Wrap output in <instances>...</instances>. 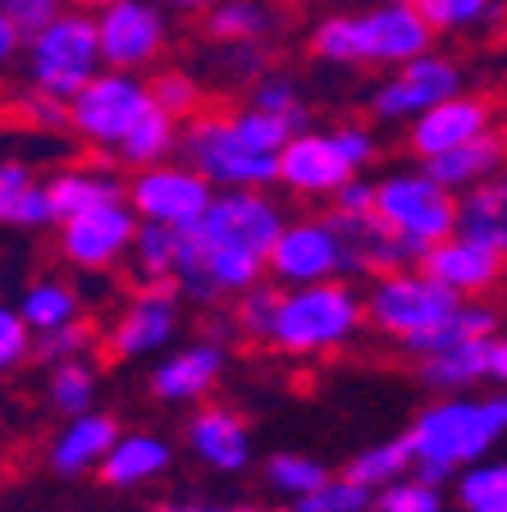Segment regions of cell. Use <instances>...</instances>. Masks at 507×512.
<instances>
[{"label": "cell", "mask_w": 507, "mask_h": 512, "mask_svg": "<svg viewBox=\"0 0 507 512\" xmlns=\"http://www.w3.org/2000/svg\"><path fill=\"white\" fill-rule=\"evenodd\" d=\"M284 206L270 197V188H229L215 192L211 206L192 224L174 229V275L169 284L179 298L215 307L224 298H238L265 275V252L275 243Z\"/></svg>", "instance_id": "6da1fadb"}, {"label": "cell", "mask_w": 507, "mask_h": 512, "mask_svg": "<svg viewBox=\"0 0 507 512\" xmlns=\"http://www.w3.org/2000/svg\"><path fill=\"white\" fill-rule=\"evenodd\" d=\"M507 435V398L503 394H439L416 421L407 426L412 448V476L430 485H448L457 467L485 458L489 448Z\"/></svg>", "instance_id": "7a4b0ae2"}, {"label": "cell", "mask_w": 507, "mask_h": 512, "mask_svg": "<svg viewBox=\"0 0 507 512\" xmlns=\"http://www.w3.org/2000/svg\"><path fill=\"white\" fill-rule=\"evenodd\" d=\"M361 325H366V311H361L357 288L348 279H316V284H293L279 293L265 343L284 357H325V352L348 348Z\"/></svg>", "instance_id": "3957f363"}, {"label": "cell", "mask_w": 507, "mask_h": 512, "mask_svg": "<svg viewBox=\"0 0 507 512\" xmlns=\"http://www.w3.org/2000/svg\"><path fill=\"white\" fill-rule=\"evenodd\" d=\"M23 69H28V87L46 96H69L101 69V51H96V23L92 10H60L42 23L37 32L23 37Z\"/></svg>", "instance_id": "277c9868"}, {"label": "cell", "mask_w": 507, "mask_h": 512, "mask_svg": "<svg viewBox=\"0 0 507 512\" xmlns=\"http://www.w3.org/2000/svg\"><path fill=\"white\" fill-rule=\"evenodd\" d=\"M183 165L201 174L215 192L229 188H275V156L270 151H252L238 133L229 128L224 110H197L179 124V151Z\"/></svg>", "instance_id": "5b68a950"}, {"label": "cell", "mask_w": 507, "mask_h": 512, "mask_svg": "<svg viewBox=\"0 0 507 512\" xmlns=\"http://www.w3.org/2000/svg\"><path fill=\"white\" fill-rule=\"evenodd\" d=\"M457 302L462 298H457L453 288L430 279L421 266H398V270H380V279L361 298V311H366V320L384 339L412 343L416 334L434 330Z\"/></svg>", "instance_id": "8992f818"}, {"label": "cell", "mask_w": 507, "mask_h": 512, "mask_svg": "<svg viewBox=\"0 0 507 512\" xmlns=\"http://www.w3.org/2000/svg\"><path fill=\"white\" fill-rule=\"evenodd\" d=\"M453 211H457V192L439 188L425 170H398L389 179H380L375 192H370L375 224L384 234L416 243L421 252L453 234Z\"/></svg>", "instance_id": "52a82bcc"}, {"label": "cell", "mask_w": 507, "mask_h": 512, "mask_svg": "<svg viewBox=\"0 0 507 512\" xmlns=\"http://www.w3.org/2000/svg\"><path fill=\"white\" fill-rule=\"evenodd\" d=\"M64 106H69V133L92 142L96 151H115V142L133 128V119L151 106V92L142 74L101 64Z\"/></svg>", "instance_id": "ba28073f"}, {"label": "cell", "mask_w": 507, "mask_h": 512, "mask_svg": "<svg viewBox=\"0 0 507 512\" xmlns=\"http://www.w3.org/2000/svg\"><path fill=\"white\" fill-rule=\"evenodd\" d=\"M265 270L275 275V284L293 288L316 284V279H348L361 266L329 220H284L270 252H265Z\"/></svg>", "instance_id": "9c48e42d"}, {"label": "cell", "mask_w": 507, "mask_h": 512, "mask_svg": "<svg viewBox=\"0 0 507 512\" xmlns=\"http://www.w3.org/2000/svg\"><path fill=\"white\" fill-rule=\"evenodd\" d=\"M96 23V51L106 69H128L142 74L165 55L169 19L156 0H106L92 14Z\"/></svg>", "instance_id": "30bf717a"}, {"label": "cell", "mask_w": 507, "mask_h": 512, "mask_svg": "<svg viewBox=\"0 0 507 512\" xmlns=\"http://www.w3.org/2000/svg\"><path fill=\"white\" fill-rule=\"evenodd\" d=\"M215 188L201 179L192 165L179 160H156V165H142L133 170V179L124 183V202L133 206L138 220L165 224V229H183L192 224L206 206H211Z\"/></svg>", "instance_id": "8fae6325"}, {"label": "cell", "mask_w": 507, "mask_h": 512, "mask_svg": "<svg viewBox=\"0 0 507 512\" xmlns=\"http://www.w3.org/2000/svg\"><path fill=\"white\" fill-rule=\"evenodd\" d=\"M133 229H138V215H133V206L124 197L87 206V211L60 220V252L83 275H106V270H115L124 261L128 243H133Z\"/></svg>", "instance_id": "7c38bea8"}, {"label": "cell", "mask_w": 507, "mask_h": 512, "mask_svg": "<svg viewBox=\"0 0 507 512\" xmlns=\"http://www.w3.org/2000/svg\"><path fill=\"white\" fill-rule=\"evenodd\" d=\"M462 64L453 55L421 51L412 60L393 64V74L370 92V115L375 119H416L421 110H430L434 101L462 92Z\"/></svg>", "instance_id": "4fadbf2b"}, {"label": "cell", "mask_w": 507, "mask_h": 512, "mask_svg": "<svg viewBox=\"0 0 507 512\" xmlns=\"http://www.w3.org/2000/svg\"><path fill=\"white\" fill-rule=\"evenodd\" d=\"M179 288L174 284H142V293L110 320L106 352L115 362H142L169 348V339L179 334Z\"/></svg>", "instance_id": "5bb4252c"}, {"label": "cell", "mask_w": 507, "mask_h": 512, "mask_svg": "<svg viewBox=\"0 0 507 512\" xmlns=\"http://www.w3.org/2000/svg\"><path fill=\"white\" fill-rule=\"evenodd\" d=\"M352 32H357V64H375V69H393L434 46V28L421 19V10L393 5V0H380L366 14H352Z\"/></svg>", "instance_id": "9a60e30c"}, {"label": "cell", "mask_w": 507, "mask_h": 512, "mask_svg": "<svg viewBox=\"0 0 507 512\" xmlns=\"http://www.w3.org/2000/svg\"><path fill=\"white\" fill-rule=\"evenodd\" d=\"M489 128H498L494 101H489V96H476V92H453L412 119V128H407V151L425 160V156H439V151H448V147H462V142L480 138Z\"/></svg>", "instance_id": "2e32d148"}, {"label": "cell", "mask_w": 507, "mask_h": 512, "mask_svg": "<svg viewBox=\"0 0 507 512\" xmlns=\"http://www.w3.org/2000/svg\"><path fill=\"white\" fill-rule=\"evenodd\" d=\"M352 174L357 170L338 156L334 138L311 133V128H297L275 156V183H284L293 197H311V202H329L338 183L352 179Z\"/></svg>", "instance_id": "e0dca14e"}, {"label": "cell", "mask_w": 507, "mask_h": 512, "mask_svg": "<svg viewBox=\"0 0 507 512\" xmlns=\"http://www.w3.org/2000/svg\"><path fill=\"white\" fill-rule=\"evenodd\" d=\"M224 343L211 339H197L188 348H174L169 357H160L156 371H151V398L165 407H192L201 403L206 394H215V384L224 380Z\"/></svg>", "instance_id": "ac0fdd59"}, {"label": "cell", "mask_w": 507, "mask_h": 512, "mask_svg": "<svg viewBox=\"0 0 507 512\" xmlns=\"http://www.w3.org/2000/svg\"><path fill=\"white\" fill-rule=\"evenodd\" d=\"M183 444L192 448V458L201 467L220 471V476H238V471L252 467L256 458V444H252V430L247 421L233 407H197L188 416V426H183Z\"/></svg>", "instance_id": "d6986e66"}, {"label": "cell", "mask_w": 507, "mask_h": 512, "mask_svg": "<svg viewBox=\"0 0 507 512\" xmlns=\"http://www.w3.org/2000/svg\"><path fill=\"white\" fill-rule=\"evenodd\" d=\"M416 266L430 279H439L444 288H453L457 298H485L489 288L503 279V256L471 243V238H462V234H448V238H439V243H430Z\"/></svg>", "instance_id": "ffe728a7"}, {"label": "cell", "mask_w": 507, "mask_h": 512, "mask_svg": "<svg viewBox=\"0 0 507 512\" xmlns=\"http://www.w3.org/2000/svg\"><path fill=\"white\" fill-rule=\"evenodd\" d=\"M174 467V444L165 435H151V430H128L115 435V444L106 448V458L96 462V476L106 490H138L147 480L165 476Z\"/></svg>", "instance_id": "44dd1931"}, {"label": "cell", "mask_w": 507, "mask_h": 512, "mask_svg": "<svg viewBox=\"0 0 507 512\" xmlns=\"http://www.w3.org/2000/svg\"><path fill=\"white\" fill-rule=\"evenodd\" d=\"M115 435H119L115 416L87 407V412H78V416H69V421H64V430L51 439L46 462H51L55 476L78 480V476H87V471H96V462L106 458V448L115 444Z\"/></svg>", "instance_id": "7402d4cb"}, {"label": "cell", "mask_w": 507, "mask_h": 512, "mask_svg": "<svg viewBox=\"0 0 507 512\" xmlns=\"http://www.w3.org/2000/svg\"><path fill=\"white\" fill-rule=\"evenodd\" d=\"M503 151H507L503 147V133H498V128H489V133L462 142V147H448V151H439V156H425L421 170L430 174L439 188L462 192V188H471V183L494 179V174L503 170Z\"/></svg>", "instance_id": "603a6c76"}, {"label": "cell", "mask_w": 507, "mask_h": 512, "mask_svg": "<svg viewBox=\"0 0 507 512\" xmlns=\"http://www.w3.org/2000/svg\"><path fill=\"white\" fill-rule=\"evenodd\" d=\"M489 343H494V334L421 352L425 389H434V394H471L476 384H485L489 380Z\"/></svg>", "instance_id": "cb8c5ba5"}, {"label": "cell", "mask_w": 507, "mask_h": 512, "mask_svg": "<svg viewBox=\"0 0 507 512\" xmlns=\"http://www.w3.org/2000/svg\"><path fill=\"white\" fill-rule=\"evenodd\" d=\"M453 234L471 238V243L489 247V252H498V256L507 252V188L498 174L485 183L462 188L457 211H453Z\"/></svg>", "instance_id": "d4e9b609"}, {"label": "cell", "mask_w": 507, "mask_h": 512, "mask_svg": "<svg viewBox=\"0 0 507 512\" xmlns=\"http://www.w3.org/2000/svg\"><path fill=\"white\" fill-rule=\"evenodd\" d=\"M46 192H51L55 224H60L64 215H78V211H87V206L119 202V197H124V183H119L115 170H101V165H69V170H60L55 179H46Z\"/></svg>", "instance_id": "484cf974"}, {"label": "cell", "mask_w": 507, "mask_h": 512, "mask_svg": "<svg viewBox=\"0 0 507 512\" xmlns=\"http://www.w3.org/2000/svg\"><path fill=\"white\" fill-rule=\"evenodd\" d=\"M279 23L270 0H215L201 10V28L215 46L224 42H261L265 32Z\"/></svg>", "instance_id": "4316f807"}, {"label": "cell", "mask_w": 507, "mask_h": 512, "mask_svg": "<svg viewBox=\"0 0 507 512\" xmlns=\"http://www.w3.org/2000/svg\"><path fill=\"white\" fill-rule=\"evenodd\" d=\"M174 151H179V119L165 115L160 106H147L138 119H133V128L115 142L119 165H128V170H142V165L169 160Z\"/></svg>", "instance_id": "83f0119b"}, {"label": "cell", "mask_w": 507, "mask_h": 512, "mask_svg": "<svg viewBox=\"0 0 507 512\" xmlns=\"http://www.w3.org/2000/svg\"><path fill=\"white\" fill-rule=\"evenodd\" d=\"M14 311L23 316V325H28L32 334H46V330H55V325H69V320L83 316V293L55 275H42L23 288V298L14 302Z\"/></svg>", "instance_id": "f1b7e54d"}, {"label": "cell", "mask_w": 507, "mask_h": 512, "mask_svg": "<svg viewBox=\"0 0 507 512\" xmlns=\"http://www.w3.org/2000/svg\"><path fill=\"white\" fill-rule=\"evenodd\" d=\"M96 389H101V375H96V366L87 357L46 366V403L60 416H78L87 407H96Z\"/></svg>", "instance_id": "f546056e"}, {"label": "cell", "mask_w": 507, "mask_h": 512, "mask_svg": "<svg viewBox=\"0 0 507 512\" xmlns=\"http://www.w3.org/2000/svg\"><path fill=\"white\" fill-rule=\"evenodd\" d=\"M124 261H128V275L138 284H169V275H174V229L138 220Z\"/></svg>", "instance_id": "4dcf8cb0"}, {"label": "cell", "mask_w": 507, "mask_h": 512, "mask_svg": "<svg viewBox=\"0 0 507 512\" xmlns=\"http://www.w3.org/2000/svg\"><path fill=\"white\" fill-rule=\"evenodd\" d=\"M412 471V448H407V439H380V444L361 448L357 458L348 462V471L343 476L357 480V485H366V490H380V485H389V480L407 476Z\"/></svg>", "instance_id": "1f68e13d"}, {"label": "cell", "mask_w": 507, "mask_h": 512, "mask_svg": "<svg viewBox=\"0 0 507 512\" xmlns=\"http://www.w3.org/2000/svg\"><path fill=\"white\" fill-rule=\"evenodd\" d=\"M453 494L462 503V512L471 508H494V503H507V467L498 458H476L466 467L453 471Z\"/></svg>", "instance_id": "d6a6232c"}, {"label": "cell", "mask_w": 507, "mask_h": 512, "mask_svg": "<svg viewBox=\"0 0 507 512\" xmlns=\"http://www.w3.org/2000/svg\"><path fill=\"white\" fill-rule=\"evenodd\" d=\"M370 512H444V490L407 471L380 490H370Z\"/></svg>", "instance_id": "836d02e7"}, {"label": "cell", "mask_w": 507, "mask_h": 512, "mask_svg": "<svg viewBox=\"0 0 507 512\" xmlns=\"http://www.w3.org/2000/svg\"><path fill=\"white\" fill-rule=\"evenodd\" d=\"M416 10L434 32H466L485 19H503V0H416Z\"/></svg>", "instance_id": "e575fe53"}, {"label": "cell", "mask_w": 507, "mask_h": 512, "mask_svg": "<svg viewBox=\"0 0 507 512\" xmlns=\"http://www.w3.org/2000/svg\"><path fill=\"white\" fill-rule=\"evenodd\" d=\"M366 508H370L366 485H357V480H348V476H338V480L329 476L316 490L293 494L284 512H366Z\"/></svg>", "instance_id": "d590c367"}, {"label": "cell", "mask_w": 507, "mask_h": 512, "mask_svg": "<svg viewBox=\"0 0 507 512\" xmlns=\"http://www.w3.org/2000/svg\"><path fill=\"white\" fill-rule=\"evenodd\" d=\"M325 480H329L325 462L307 458V453H270V458H265V485L279 490V494H288V499L316 490V485H325Z\"/></svg>", "instance_id": "8d00e7d4"}, {"label": "cell", "mask_w": 507, "mask_h": 512, "mask_svg": "<svg viewBox=\"0 0 507 512\" xmlns=\"http://www.w3.org/2000/svg\"><path fill=\"white\" fill-rule=\"evenodd\" d=\"M92 343H96L92 325L78 316V320H69V325H55V330H46V334H32L28 357L32 362H42V366H55V362H69V357H87Z\"/></svg>", "instance_id": "74e56055"}, {"label": "cell", "mask_w": 507, "mask_h": 512, "mask_svg": "<svg viewBox=\"0 0 507 512\" xmlns=\"http://www.w3.org/2000/svg\"><path fill=\"white\" fill-rule=\"evenodd\" d=\"M229 128H233V133H238V138H243L252 151H270V156H279V147H284V142L297 133V128L288 124L284 115H270V110H256V106L229 110Z\"/></svg>", "instance_id": "f35d334b"}, {"label": "cell", "mask_w": 507, "mask_h": 512, "mask_svg": "<svg viewBox=\"0 0 507 512\" xmlns=\"http://www.w3.org/2000/svg\"><path fill=\"white\" fill-rule=\"evenodd\" d=\"M147 92H151V106H160L165 115L179 119V124L188 115H197L201 101H206L201 83L192 74H183V69H160L156 78H147Z\"/></svg>", "instance_id": "ab89813d"}, {"label": "cell", "mask_w": 507, "mask_h": 512, "mask_svg": "<svg viewBox=\"0 0 507 512\" xmlns=\"http://www.w3.org/2000/svg\"><path fill=\"white\" fill-rule=\"evenodd\" d=\"M275 302H279V288L256 279V284L243 288V293H238V302H233V311H229L233 330L243 334V339H252V343H265L270 316H275Z\"/></svg>", "instance_id": "60d3db41"}, {"label": "cell", "mask_w": 507, "mask_h": 512, "mask_svg": "<svg viewBox=\"0 0 507 512\" xmlns=\"http://www.w3.org/2000/svg\"><path fill=\"white\" fill-rule=\"evenodd\" d=\"M311 55L325 64H357V32H352V14H329L311 32Z\"/></svg>", "instance_id": "b9f144b4"}, {"label": "cell", "mask_w": 507, "mask_h": 512, "mask_svg": "<svg viewBox=\"0 0 507 512\" xmlns=\"http://www.w3.org/2000/svg\"><path fill=\"white\" fill-rule=\"evenodd\" d=\"M252 106L270 110V115H284L293 124V115L302 110V96H297V83L288 74H256L252 78Z\"/></svg>", "instance_id": "7bdbcfd3"}, {"label": "cell", "mask_w": 507, "mask_h": 512, "mask_svg": "<svg viewBox=\"0 0 507 512\" xmlns=\"http://www.w3.org/2000/svg\"><path fill=\"white\" fill-rule=\"evenodd\" d=\"M28 348H32V330L23 325L14 302H0V375L19 371L28 362Z\"/></svg>", "instance_id": "ee69618b"}, {"label": "cell", "mask_w": 507, "mask_h": 512, "mask_svg": "<svg viewBox=\"0 0 507 512\" xmlns=\"http://www.w3.org/2000/svg\"><path fill=\"white\" fill-rule=\"evenodd\" d=\"M19 110L23 119H32L37 128H46V133H69V106H64L60 96H46V92H23L19 96Z\"/></svg>", "instance_id": "f6af8a7d"}, {"label": "cell", "mask_w": 507, "mask_h": 512, "mask_svg": "<svg viewBox=\"0 0 507 512\" xmlns=\"http://www.w3.org/2000/svg\"><path fill=\"white\" fill-rule=\"evenodd\" d=\"M10 224H19V229H51V224H55V211H51V192H46V183L32 179L28 188L19 192Z\"/></svg>", "instance_id": "bcb514c9"}, {"label": "cell", "mask_w": 507, "mask_h": 512, "mask_svg": "<svg viewBox=\"0 0 507 512\" xmlns=\"http://www.w3.org/2000/svg\"><path fill=\"white\" fill-rule=\"evenodd\" d=\"M329 138H334V147H338V156L348 160L352 170H366L370 160L380 156V142H375V133H370V128H361V124H343V128H334V133H329Z\"/></svg>", "instance_id": "7dc6e473"}, {"label": "cell", "mask_w": 507, "mask_h": 512, "mask_svg": "<svg viewBox=\"0 0 507 512\" xmlns=\"http://www.w3.org/2000/svg\"><path fill=\"white\" fill-rule=\"evenodd\" d=\"M0 10H5V19L14 23V28L28 37V32H37L51 14L64 10V0H0Z\"/></svg>", "instance_id": "c3c4849f"}, {"label": "cell", "mask_w": 507, "mask_h": 512, "mask_svg": "<svg viewBox=\"0 0 507 512\" xmlns=\"http://www.w3.org/2000/svg\"><path fill=\"white\" fill-rule=\"evenodd\" d=\"M32 183V170L23 160H5L0 156V224H10L14 215V202H19V192Z\"/></svg>", "instance_id": "681fc988"}, {"label": "cell", "mask_w": 507, "mask_h": 512, "mask_svg": "<svg viewBox=\"0 0 507 512\" xmlns=\"http://www.w3.org/2000/svg\"><path fill=\"white\" fill-rule=\"evenodd\" d=\"M370 192H375V183L357 179V174L343 179L334 188V197H329V202H334V215H370Z\"/></svg>", "instance_id": "f907efd6"}, {"label": "cell", "mask_w": 507, "mask_h": 512, "mask_svg": "<svg viewBox=\"0 0 507 512\" xmlns=\"http://www.w3.org/2000/svg\"><path fill=\"white\" fill-rule=\"evenodd\" d=\"M19 51H23V32L14 28L10 19H5V10H0V74H5V69L19 60Z\"/></svg>", "instance_id": "816d5d0a"}, {"label": "cell", "mask_w": 507, "mask_h": 512, "mask_svg": "<svg viewBox=\"0 0 507 512\" xmlns=\"http://www.w3.org/2000/svg\"><path fill=\"white\" fill-rule=\"evenodd\" d=\"M503 380H507V339L494 334V343H489V384H503Z\"/></svg>", "instance_id": "f5cc1de1"}, {"label": "cell", "mask_w": 507, "mask_h": 512, "mask_svg": "<svg viewBox=\"0 0 507 512\" xmlns=\"http://www.w3.org/2000/svg\"><path fill=\"white\" fill-rule=\"evenodd\" d=\"M224 334H233V320L229 316H206V325H201V339H211V343H224Z\"/></svg>", "instance_id": "db71d44e"}, {"label": "cell", "mask_w": 507, "mask_h": 512, "mask_svg": "<svg viewBox=\"0 0 507 512\" xmlns=\"http://www.w3.org/2000/svg\"><path fill=\"white\" fill-rule=\"evenodd\" d=\"M160 5H169V10H183V14H201L206 5H215V0H160Z\"/></svg>", "instance_id": "11a10c76"}, {"label": "cell", "mask_w": 507, "mask_h": 512, "mask_svg": "<svg viewBox=\"0 0 507 512\" xmlns=\"http://www.w3.org/2000/svg\"><path fill=\"white\" fill-rule=\"evenodd\" d=\"M142 512H206L197 503H156V508H142Z\"/></svg>", "instance_id": "9f6ffc18"}, {"label": "cell", "mask_w": 507, "mask_h": 512, "mask_svg": "<svg viewBox=\"0 0 507 512\" xmlns=\"http://www.w3.org/2000/svg\"><path fill=\"white\" fill-rule=\"evenodd\" d=\"M206 512H261V508H252V503H224V508H206Z\"/></svg>", "instance_id": "6f0895ef"}, {"label": "cell", "mask_w": 507, "mask_h": 512, "mask_svg": "<svg viewBox=\"0 0 507 512\" xmlns=\"http://www.w3.org/2000/svg\"><path fill=\"white\" fill-rule=\"evenodd\" d=\"M78 10H101V5H106V0H74Z\"/></svg>", "instance_id": "680465c9"}, {"label": "cell", "mask_w": 507, "mask_h": 512, "mask_svg": "<svg viewBox=\"0 0 507 512\" xmlns=\"http://www.w3.org/2000/svg\"><path fill=\"white\" fill-rule=\"evenodd\" d=\"M471 512H507V503H494V508H471Z\"/></svg>", "instance_id": "91938a15"}, {"label": "cell", "mask_w": 507, "mask_h": 512, "mask_svg": "<svg viewBox=\"0 0 507 512\" xmlns=\"http://www.w3.org/2000/svg\"><path fill=\"white\" fill-rule=\"evenodd\" d=\"M393 5H416V0H393Z\"/></svg>", "instance_id": "94428289"}, {"label": "cell", "mask_w": 507, "mask_h": 512, "mask_svg": "<svg viewBox=\"0 0 507 512\" xmlns=\"http://www.w3.org/2000/svg\"><path fill=\"white\" fill-rule=\"evenodd\" d=\"M366 512H370V508H366Z\"/></svg>", "instance_id": "6125c7cd"}]
</instances>
